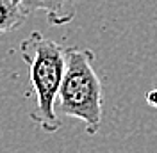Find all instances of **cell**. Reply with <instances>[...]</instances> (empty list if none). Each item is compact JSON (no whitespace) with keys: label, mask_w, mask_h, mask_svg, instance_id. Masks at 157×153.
I'll return each instance as SVG.
<instances>
[{"label":"cell","mask_w":157,"mask_h":153,"mask_svg":"<svg viewBox=\"0 0 157 153\" xmlns=\"http://www.w3.org/2000/svg\"><path fill=\"white\" fill-rule=\"evenodd\" d=\"M93 62L95 54L88 48L64 50V75L56 102V112L80 119L89 135L100 130L104 114L102 84Z\"/></svg>","instance_id":"2"},{"label":"cell","mask_w":157,"mask_h":153,"mask_svg":"<svg viewBox=\"0 0 157 153\" xmlns=\"http://www.w3.org/2000/svg\"><path fill=\"white\" fill-rule=\"evenodd\" d=\"M64 50L59 43L32 32L20 45L21 57L29 66V78L36 95V110L30 119L47 134L61 128V119L56 112L61 80L64 75Z\"/></svg>","instance_id":"1"},{"label":"cell","mask_w":157,"mask_h":153,"mask_svg":"<svg viewBox=\"0 0 157 153\" xmlns=\"http://www.w3.org/2000/svg\"><path fill=\"white\" fill-rule=\"evenodd\" d=\"M13 2H16V4H18V6H20V2H21V0H13Z\"/></svg>","instance_id":"6"},{"label":"cell","mask_w":157,"mask_h":153,"mask_svg":"<svg viewBox=\"0 0 157 153\" xmlns=\"http://www.w3.org/2000/svg\"><path fill=\"white\" fill-rule=\"evenodd\" d=\"M25 20L23 11L13 0H0V34L14 30Z\"/></svg>","instance_id":"4"},{"label":"cell","mask_w":157,"mask_h":153,"mask_svg":"<svg viewBox=\"0 0 157 153\" xmlns=\"http://www.w3.org/2000/svg\"><path fill=\"white\" fill-rule=\"evenodd\" d=\"M71 4L73 0H21L20 9L25 16L36 11H43L50 25H66L75 16Z\"/></svg>","instance_id":"3"},{"label":"cell","mask_w":157,"mask_h":153,"mask_svg":"<svg viewBox=\"0 0 157 153\" xmlns=\"http://www.w3.org/2000/svg\"><path fill=\"white\" fill-rule=\"evenodd\" d=\"M147 100H148V103H150V105L157 109V89H154V91H150V93H148Z\"/></svg>","instance_id":"5"}]
</instances>
